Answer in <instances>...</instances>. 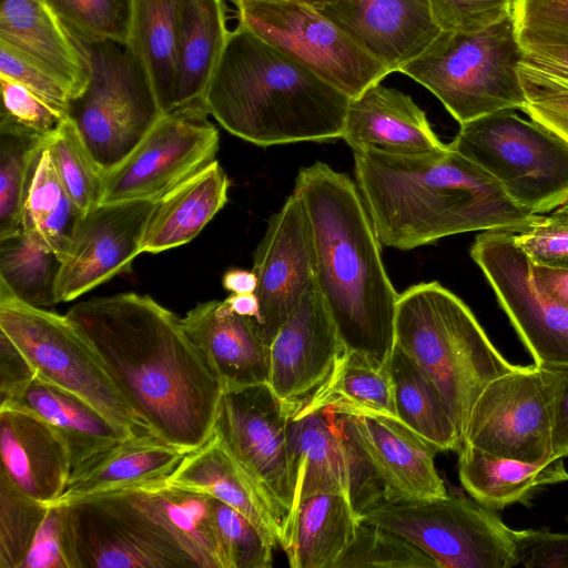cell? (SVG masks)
Returning <instances> with one entry per match:
<instances>
[{
  "instance_id": "cell-1",
  "label": "cell",
  "mask_w": 568,
  "mask_h": 568,
  "mask_svg": "<svg viewBox=\"0 0 568 568\" xmlns=\"http://www.w3.org/2000/svg\"><path fill=\"white\" fill-rule=\"evenodd\" d=\"M65 315L161 440L190 453L210 439L223 385L181 317L133 292L82 301Z\"/></svg>"
},
{
  "instance_id": "cell-2",
  "label": "cell",
  "mask_w": 568,
  "mask_h": 568,
  "mask_svg": "<svg viewBox=\"0 0 568 568\" xmlns=\"http://www.w3.org/2000/svg\"><path fill=\"white\" fill-rule=\"evenodd\" d=\"M353 154L357 187L382 245L408 251L465 232H518L535 215L448 144L417 155L375 149Z\"/></svg>"
},
{
  "instance_id": "cell-3",
  "label": "cell",
  "mask_w": 568,
  "mask_h": 568,
  "mask_svg": "<svg viewBox=\"0 0 568 568\" xmlns=\"http://www.w3.org/2000/svg\"><path fill=\"white\" fill-rule=\"evenodd\" d=\"M293 192L311 226L315 287L346 351L388 365L398 293L358 187L346 174L316 162L300 169Z\"/></svg>"
},
{
  "instance_id": "cell-4",
  "label": "cell",
  "mask_w": 568,
  "mask_h": 568,
  "mask_svg": "<svg viewBox=\"0 0 568 568\" xmlns=\"http://www.w3.org/2000/svg\"><path fill=\"white\" fill-rule=\"evenodd\" d=\"M351 98L239 22L204 95L227 132L260 146L342 136Z\"/></svg>"
},
{
  "instance_id": "cell-5",
  "label": "cell",
  "mask_w": 568,
  "mask_h": 568,
  "mask_svg": "<svg viewBox=\"0 0 568 568\" xmlns=\"http://www.w3.org/2000/svg\"><path fill=\"white\" fill-rule=\"evenodd\" d=\"M395 345L434 381L462 440L484 388L518 367L494 346L469 307L438 282L398 294Z\"/></svg>"
},
{
  "instance_id": "cell-6",
  "label": "cell",
  "mask_w": 568,
  "mask_h": 568,
  "mask_svg": "<svg viewBox=\"0 0 568 568\" xmlns=\"http://www.w3.org/2000/svg\"><path fill=\"white\" fill-rule=\"evenodd\" d=\"M524 50L513 17L475 32L440 31L402 72L424 85L459 122L523 110Z\"/></svg>"
},
{
  "instance_id": "cell-7",
  "label": "cell",
  "mask_w": 568,
  "mask_h": 568,
  "mask_svg": "<svg viewBox=\"0 0 568 568\" xmlns=\"http://www.w3.org/2000/svg\"><path fill=\"white\" fill-rule=\"evenodd\" d=\"M0 331L28 358L37 377L81 398L128 437H158L122 395L97 348L67 315L0 291Z\"/></svg>"
},
{
  "instance_id": "cell-8",
  "label": "cell",
  "mask_w": 568,
  "mask_h": 568,
  "mask_svg": "<svg viewBox=\"0 0 568 568\" xmlns=\"http://www.w3.org/2000/svg\"><path fill=\"white\" fill-rule=\"evenodd\" d=\"M514 111L460 124L448 145L489 173L521 210L551 211L568 199V141Z\"/></svg>"
},
{
  "instance_id": "cell-9",
  "label": "cell",
  "mask_w": 568,
  "mask_h": 568,
  "mask_svg": "<svg viewBox=\"0 0 568 568\" xmlns=\"http://www.w3.org/2000/svg\"><path fill=\"white\" fill-rule=\"evenodd\" d=\"M75 42L88 62L89 82L70 100L68 114L108 173L134 150L162 112L143 67L125 44Z\"/></svg>"
},
{
  "instance_id": "cell-10",
  "label": "cell",
  "mask_w": 568,
  "mask_h": 568,
  "mask_svg": "<svg viewBox=\"0 0 568 568\" xmlns=\"http://www.w3.org/2000/svg\"><path fill=\"white\" fill-rule=\"evenodd\" d=\"M496 510L476 500L442 498L381 506L359 521L404 537L427 554L438 568H510L518 566L513 529Z\"/></svg>"
},
{
  "instance_id": "cell-11",
  "label": "cell",
  "mask_w": 568,
  "mask_h": 568,
  "mask_svg": "<svg viewBox=\"0 0 568 568\" xmlns=\"http://www.w3.org/2000/svg\"><path fill=\"white\" fill-rule=\"evenodd\" d=\"M237 9L240 23L351 99L392 73L314 7L281 1Z\"/></svg>"
},
{
  "instance_id": "cell-12",
  "label": "cell",
  "mask_w": 568,
  "mask_h": 568,
  "mask_svg": "<svg viewBox=\"0 0 568 568\" xmlns=\"http://www.w3.org/2000/svg\"><path fill=\"white\" fill-rule=\"evenodd\" d=\"M293 412L267 383L225 389L213 427L225 452L271 506L282 534L292 510L287 424Z\"/></svg>"
},
{
  "instance_id": "cell-13",
  "label": "cell",
  "mask_w": 568,
  "mask_h": 568,
  "mask_svg": "<svg viewBox=\"0 0 568 568\" xmlns=\"http://www.w3.org/2000/svg\"><path fill=\"white\" fill-rule=\"evenodd\" d=\"M554 377L536 364L491 381L476 399L462 443L528 463L552 456Z\"/></svg>"
},
{
  "instance_id": "cell-14",
  "label": "cell",
  "mask_w": 568,
  "mask_h": 568,
  "mask_svg": "<svg viewBox=\"0 0 568 568\" xmlns=\"http://www.w3.org/2000/svg\"><path fill=\"white\" fill-rule=\"evenodd\" d=\"M61 506L78 568L196 567L192 558L122 493Z\"/></svg>"
},
{
  "instance_id": "cell-15",
  "label": "cell",
  "mask_w": 568,
  "mask_h": 568,
  "mask_svg": "<svg viewBox=\"0 0 568 568\" xmlns=\"http://www.w3.org/2000/svg\"><path fill=\"white\" fill-rule=\"evenodd\" d=\"M204 105L162 114L104 178L101 203L156 201L215 160L220 136Z\"/></svg>"
},
{
  "instance_id": "cell-16",
  "label": "cell",
  "mask_w": 568,
  "mask_h": 568,
  "mask_svg": "<svg viewBox=\"0 0 568 568\" xmlns=\"http://www.w3.org/2000/svg\"><path fill=\"white\" fill-rule=\"evenodd\" d=\"M521 342L538 366L568 365V310L536 286L531 262L513 231H485L470 248Z\"/></svg>"
},
{
  "instance_id": "cell-17",
  "label": "cell",
  "mask_w": 568,
  "mask_h": 568,
  "mask_svg": "<svg viewBox=\"0 0 568 568\" xmlns=\"http://www.w3.org/2000/svg\"><path fill=\"white\" fill-rule=\"evenodd\" d=\"M155 201L100 203L83 213L62 258L57 301L70 302L131 268Z\"/></svg>"
},
{
  "instance_id": "cell-18",
  "label": "cell",
  "mask_w": 568,
  "mask_h": 568,
  "mask_svg": "<svg viewBox=\"0 0 568 568\" xmlns=\"http://www.w3.org/2000/svg\"><path fill=\"white\" fill-rule=\"evenodd\" d=\"M253 272L260 303L257 323L271 345L281 326L314 284L311 226L301 199L293 192L273 214L257 245Z\"/></svg>"
},
{
  "instance_id": "cell-19",
  "label": "cell",
  "mask_w": 568,
  "mask_h": 568,
  "mask_svg": "<svg viewBox=\"0 0 568 568\" xmlns=\"http://www.w3.org/2000/svg\"><path fill=\"white\" fill-rule=\"evenodd\" d=\"M346 348L313 284L270 345L267 384L296 410L332 376Z\"/></svg>"
},
{
  "instance_id": "cell-20",
  "label": "cell",
  "mask_w": 568,
  "mask_h": 568,
  "mask_svg": "<svg viewBox=\"0 0 568 568\" xmlns=\"http://www.w3.org/2000/svg\"><path fill=\"white\" fill-rule=\"evenodd\" d=\"M317 11L392 72L440 32L428 0H336Z\"/></svg>"
},
{
  "instance_id": "cell-21",
  "label": "cell",
  "mask_w": 568,
  "mask_h": 568,
  "mask_svg": "<svg viewBox=\"0 0 568 568\" xmlns=\"http://www.w3.org/2000/svg\"><path fill=\"white\" fill-rule=\"evenodd\" d=\"M348 415L362 447L384 484L387 504L448 495L435 467L438 450L434 446L397 417L375 413Z\"/></svg>"
},
{
  "instance_id": "cell-22",
  "label": "cell",
  "mask_w": 568,
  "mask_h": 568,
  "mask_svg": "<svg viewBox=\"0 0 568 568\" xmlns=\"http://www.w3.org/2000/svg\"><path fill=\"white\" fill-rule=\"evenodd\" d=\"M1 473L28 496L55 504L72 470L69 448L44 419L22 408L0 406Z\"/></svg>"
},
{
  "instance_id": "cell-23",
  "label": "cell",
  "mask_w": 568,
  "mask_h": 568,
  "mask_svg": "<svg viewBox=\"0 0 568 568\" xmlns=\"http://www.w3.org/2000/svg\"><path fill=\"white\" fill-rule=\"evenodd\" d=\"M181 323L220 377L223 390L265 384L270 345L254 317L235 313L225 301L199 303Z\"/></svg>"
},
{
  "instance_id": "cell-24",
  "label": "cell",
  "mask_w": 568,
  "mask_h": 568,
  "mask_svg": "<svg viewBox=\"0 0 568 568\" xmlns=\"http://www.w3.org/2000/svg\"><path fill=\"white\" fill-rule=\"evenodd\" d=\"M341 138L353 151L417 155L447 148L409 95L381 82L349 100Z\"/></svg>"
},
{
  "instance_id": "cell-25",
  "label": "cell",
  "mask_w": 568,
  "mask_h": 568,
  "mask_svg": "<svg viewBox=\"0 0 568 568\" xmlns=\"http://www.w3.org/2000/svg\"><path fill=\"white\" fill-rule=\"evenodd\" d=\"M186 454L189 452L159 437H129L73 468L64 493L55 504H70L165 481Z\"/></svg>"
},
{
  "instance_id": "cell-26",
  "label": "cell",
  "mask_w": 568,
  "mask_h": 568,
  "mask_svg": "<svg viewBox=\"0 0 568 568\" xmlns=\"http://www.w3.org/2000/svg\"><path fill=\"white\" fill-rule=\"evenodd\" d=\"M0 42L57 78L72 99L84 91L88 62L45 0H0Z\"/></svg>"
},
{
  "instance_id": "cell-27",
  "label": "cell",
  "mask_w": 568,
  "mask_h": 568,
  "mask_svg": "<svg viewBox=\"0 0 568 568\" xmlns=\"http://www.w3.org/2000/svg\"><path fill=\"white\" fill-rule=\"evenodd\" d=\"M287 460L292 490L288 517L302 500L311 496L326 493L347 495L346 459L334 412L292 413L287 424Z\"/></svg>"
},
{
  "instance_id": "cell-28",
  "label": "cell",
  "mask_w": 568,
  "mask_h": 568,
  "mask_svg": "<svg viewBox=\"0 0 568 568\" xmlns=\"http://www.w3.org/2000/svg\"><path fill=\"white\" fill-rule=\"evenodd\" d=\"M230 181L214 160L155 201L142 253H161L191 242L227 202Z\"/></svg>"
},
{
  "instance_id": "cell-29",
  "label": "cell",
  "mask_w": 568,
  "mask_h": 568,
  "mask_svg": "<svg viewBox=\"0 0 568 568\" xmlns=\"http://www.w3.org/2000/svg\"><path fill=\"white\" fill-rule=\"evenodd\" d=\"M165 483L221 500L251 520L274 546L281 542L282 525L276 515L215 434L186 454Z\"/></svg>"
},
{
  "instance_id": "cell-30",
  "label": "cell",
  "mask_w": 568,
  "mask_h": 568,
  "mask_svg": "<svg viewBox=\"0 0 568 568\" xmlns=\"http://www.w3.org/2000/svg\"><path fill=\"white\" fill-rule=\"evenodd\" d=\"M122 494L155 521L196 567L224 568L212 496L170 486L165 481Z\"/></svg>"
},
{
  "instance_id": "cell-31",
  "label": "cell",
  "mask_w": 568,
  "mask_h": 568,
  "mask_svg": "<svg viewBox=\"0 0 568 568\" xmlns=\"http://www.w3.org/2000/svg\"><path fill=\"white\" fill-rule=\"evenodd\" d=\"M358 524L346 494L314 495L302 500L287 518L280 545L292 568H333Z\"/></svg>"
},
{
  "instance_id": "cell-32",
  "label": "cell",
  "mask_w": 568,
  "mask_h": 568,
  "mask_svg": "<svg viewBox=\"0 0 568 568\" xmlns=\"http://www.w3.org/2000/svg\"><path fill=\"white\" fill-rule=\"evenodd\" d=\"M229 34L223 0H182L174 110L204 105L207 85Z\"/></svg>"
},
{
  "instance_id": "cell-33",
  "label": "cell",
  "mask_w": 568,
  "mask_h": 568,
  "mask_svg": "<svg viewBox=\"0 0 568 568\" xmlns=\"http://www.w3.org/2000/svg\"><path fill=\"white\" fill-rule=\"evenodd\" d=\"M457 452L463 487L474 500L493 510L525 503L540 487L568 480L562 458L528 463L496 456L466 443Z\"/></svg>"
},
{
  "instance_id": "cell-34",
  "label": "cell",
  "mask_w": 568,
  "mask_h": 568,
  "mask_svg": "<svg viewBox=\"0 0 568 568\" xmlns=\"http://www.w3.org/2000/svg\"><path fill=\"white\" fill-rule=\"evenodd\" d=\"M0 406L27 409L49 423L65 442L72 469L129 438L88 403L37 376L21 394Z\"/></svg>"
},
{
  "instance_id": "cell-35",
  "label": "cell",
  "mask_w": 568,
  "mask_h": 568,
  "mask_svg": "<svg viewBox=\"0 0 568 568\" xmlns=\"http://www.w3.org/2000/svg\"><path fill=\"white\" fill-rule=\"evenodd\" d=\"M182 0H132L125 45L143 67L162 114L175 109Z\"/></svg>"
},
{
  "instance_id": "cell-36",
  "label": "cell",
  "mask_w": 568,
  "mask_h": 568,
  "mask_svg": "<svg viewBox=\"0 0 568 568\" xmlns=\"http://www.w3.org/2000/svg\"><path fill=\"white\" fill-rule=\"evenodd\" d=\"M388 371L397 418L438 452H457L462 445L460 434L428 374L397 345Z\"/></svg>"
},
{
  "instance_id": "cell-37",
  "label": "cell",
  "mask_w": 568,
  "mask_h": 568,
  "mask_svg": "<svg viewBox=\"0 0 568 568\" xmlns=\"http://www.w3.org/2000/svg\"><path fill=\"white\" fill-rule=\"evenodd\" d=\"M318 409L397 417L388 365H379L358 353L346 351L328 381L296 412Z\"/></svg>"
},
{
  "instance_id": "cell-38",
  "label": "cell",
  "mask_w": 568,
  "mask_h": 568,
  "mask_svg": "<svg viewBox=\"0 0 568 568\" xmlns=\"http://www.w3.org/2000/svg\"><path fill=\"white\" fill-rule=\"evenodd\" d=\"M62 265L60 255L23 229L0 237V291L36 307L52 306Z\"/></svg>"
},
{
  "instance_id": "cell-39",
  "label": "cell",
  "mask_w": 568,
  "mask_h": 568,
  "mask_svg": "<svg viewBox=\"0 0 568 568\" xmlns=\"http://www.w3.org/2000/svg\"><path fill=\"white\" fill-rule=\"evenodd\" d=\"M82 215L62 185L50 151L44 146L27 187L22 229L40 237L63 258Z\"/></svg>"
},
{
  "instance_id": "cell-40",
  "label": "cell",
  "mask_w": 568,
  "mask_h": 568,
  "mask_svg": "<svg viewBox=\"0 0 568 568\" xmlns=\"http://www.w3.org/2000/svg\"><path fill=\"white\" fill-rule=\"evenodd\" d=\"M49 136L0 116V237L22 229L27 187Z\"/></svg>"
},
{
  "instance_id": "cell-41",
  "label": "cell",
  "mask_w": 568,
  "mask_h": 568,
  "mask_svg": "<svg viewBox=\"0 0 568 568\" xmlns=\"http://www.w3.org/2000/svg\"><path fill=\"white\" fill-rule=\"evenodd\" d=\"M45 146L62 185L78 207L85 213L99 205L106 173L93 159L70 118L49 136Z\"/></svg>"
},
{
  "instance_id": "cell-42",
  "label": "cell",
  "mask_w": 568,
  "mask_h": 568,
  "mask_svg": "<svg viewBox=\"0 0 568 568\" xmlns=\"http://www.w3.org/2000/svg\"><path fill=\"white\" fill-rule=\"evenodd\" d=\"M68 33L79 42L125 44L132 0H45Z\"/></svg>"
},
{
  "instance_id": "cell-43",
  "label": "cell",
  "mask_w": 568,
  "mask_h": 568,
  "mask_svg": "<svg viewBox=\"0 0 568 568\" xmlns=\"http://www.w3.org/2000/svg\"><path fill=\"white\" fill-rule=\"evenodd\" d=\"M333 568H438L423 550L384 527L359 521Z\"/></svg>"
},
{
  "instance_id": "cell-44",
  "label": "cell",
  "mask_w": 568,
  "mask_h": 568,
  "mask_svg": "<svg viewBox=\"0 0 568 568\" xmlns=\"http://www.w3.org/2000/svg\"><path fill=\"white\" fill-rule=\"evenodd\" d=\"M49 506L0 471V568H21Z\"/></svg>"
},
{
  "instance_id": "cell-45",
  "label": "cell",
  "mask_w": 568,
  "mask_h": 568,
  "mask_svg": "<svg viewBox=\"0 0 568 568\" xmlns=\"http://www.w3.org/2000/svg\"><path fill=\"white\" fill-rule=\"evenodd\" d=\"M213 515L224 568H268L275 547L245 516L213 497Z\"/></svg>"
},
{
  "instance_id": "cell-46",
  "label": "cell",
  "mask_w": 568,
  "mask_h": 568,
  "mask_svg": "<svg viewBox=\"0 0 568 568\" xmlns=\"http://www.w3.org/2000/svg\"><path fill=\"white\" fill-rule=\"evenodd\" d=\"M341 430L347 467V498L361 517L388 503L386 489L355 432L348 414L335 413Z\"/></svg>"
},
{
  "instance_id": "cell-47",
  "label": "cell",
  "mask_w": 568,
  "mask_h": 568,
  "mask_svg": "<svg viewBox=\"0 0 568 568\" xmlns=\"http://www.w3.org/2000/svg\"><path fill=\"white\" fill-rule=\"evenodd\" d=\"M514 236L534 265L568 271V199L547 215L535 214Z\"/></svg>"
},
{
  "instance_id": "cell-48",
  "label": "cell",
  "mask_w": 568,
  "mask_h": 568,
  "mask_svg": "<svg viewBox=\"0 0 568 568\" xmlns=\"http://www.w3.org/2000/svg\"><path fill=\"white\" fill-rule=\"evenodd\" d=\"M511 17L523 48L568 47V0H514Z\"/></svg>"
},
{
  "instance_id": "cell-49",
  "label": "cell",
  "mask_w": 568,
  "mask_h": 568,
  "mask_svg": "<svg viewBox=\"0 0 568 568\" xmlns=\"http://www.w3.org/2000/svg\"><path fill=\"white\" fill-rule=\"evenodd\" d=\"M518 73L526 97L523 111L568 141V84L523 63Z\"/></svg>"
},
{
  "instance_id": "cell-50",
  "label": "cell",
  "mask_w": 568,
  "mask_h": 568,
  "mask_svg": "<svg viewBox=\"0 0 568 568\" xmlns=\"http://www.w3.org/2000/svg\"><path fill=\"white\" fill-rule=\"evenodd\" d=\"M2 106L0 116L43 135H51L69 119L68 109L53 103L32 89L0 77Z\"/></svg>"
},
{
  "instance_id": "cell-51",
  "label": "cell",
  "mask_w": 568,
  "mask_h": 568,
  "mask_svg": "<svg viewBox=\"0 0 568 568\" xmlns=\"http://www.w3.org/2000/svg\"><path fill=\"white\" fill-rule=\"evenodd\" d=\"M514 0H428L440 31L475 32L513 13Z\"/></svg>"
},
{
  "instance_id": "cell-52",
  "label": "cell",
  "mask_w": 568,
  "mask_h": 568,
  "mask_svg": "<svg viewBox=\"0 0 568 568\" xmlns=\"http://www.w3.org/2000/svg\"><path fill=\"white\" fill-rule=\"evenodd\" d=\"M21 568H78L61 505H50Z\"/></svg>"
},
{
  "instance_id": "cell-53",
  "label": "cell",
  "mask_w": 568,
  "mask_h": 568,
  "mask_svg": "<svg viewBox=\"0 0 568 568\" xmlns=\"http://www.w3.org/2000/svg\"><path fill=\"white\" fill-rule=\"evenodd\" d=\"M0 77L10 78L65 109L72 99L57 78L3 42H0Z\"/></svg>"
},
{
  "instance_id": "cell-54",
  "label": "cell",
  "mask_w": 568,
  "mask_h": 568,
  "mask_svg": "<svg viewBox=\"0 0 568 568\" xmlns=\"http://www.w3.org/2000/svg\"><path fill=\"white\" fill-rule=\"evenodd\" d=\"M518 565L529 568H568V534L513 530Z\"/></svg>"
},
{
  "instance_id": "cell-55",
  "label": "cell",
  "mask_w": 568,
  "mask_h": 568,
  "mask_svg": "<svg viewBox=\"0 0 568 568\" xmlns=\"http://www.w3.org/2000/svg\"><path fill=\"white\" fill-rule=\"evenodd\" d=\"M36 376L28 358L0 331V405L21 394Z\"/></svg>"
},
{
  "instance_id": "cell-56",
  "label": "cell",
  "mask_w": 568,
  "mask_h": 568,
  "mask_svg": "<svg viewBox=\"0 0 568 568\" xmlns=\"http://www.w3.org/2000/svg\"><path fill=\"white\" fill-rule=\"evenodd\" d=\"M548 368L554 377V428L552 456H568V365L542 366Z\"/></svg>"
},
{
  "instance_id": "cell-57",
  "label": "cell",
  "mask_w": 568,
  "mask_h": 568,
  "mask_svg": "<svg viewBox=\"0 0 568 568\" xmlns=\"http://www.w3.org/2000/svg\"><path fill=\"white\" fill-rule=\"evenodd\" d=\"M520 63L546 75L568 84V47H528L523 48Z\"/></svg>"
},
{
  "instance_id": "cell-58",
  "label": "cell",
  "mask_w": 568,
  "mask_h": 568,
  "mask_svg": "<svg viewBox=\"0 0 568 568\" xmlns=\"http://www.w3.org/2000/svg\"><path fill=\"white\" fill-rule=\"evenodd\" d=\"M531 274L537 288L568 310V271L534 265Z\"/></svg>"
},
{
  "instance_id": "cell-59",
  "label": "cell",
  "mask_w": 568,
  "mask_h": 568,
  "mask_svg": "<svg viewBox=\"0 0 568 568\" xmlns=\"http://www.w3.org/2000/svg\"><path fill=\"white\" fill-rule=\"evenodd\" d=\"M223 287L234 294L255 293L257 277L253 271L232 268L222 278Z\"/></svg>"
},
{
  "instance_id": "cell-60",
  "label": "cell",
  "mask_w": 568,
  "mask_h": 568,
  "mask_svg": "<svg viewBox=\"0 0 568 568\" xmlns=\"http://www.w3.org/2000/svg\"><path fill=\"white\" fill-rule=\"evenodd\" d=\"M225 303L237 314L254 317L256 321L260 315V303L255 293L234 294L231 293Z\"/></svg>"
},
{
  "instance_id": "cell-61",
  "label": "cell",
  "mask_w": 568,
  "mask_h": 568,
  "mask_svg": "<svg viewBox=\"0 0 568 568\" xmlns=\"http://www.w3.org/2000/svg\"><path fill=\"white\" fill-rule=\"evenodd\" d=\"M236 7L247 3V2H296L302 4H307L311 7H314L315 9H322L326 7L327 4L336 1V0H231Z\"/></svg>"
}]
</instances>
